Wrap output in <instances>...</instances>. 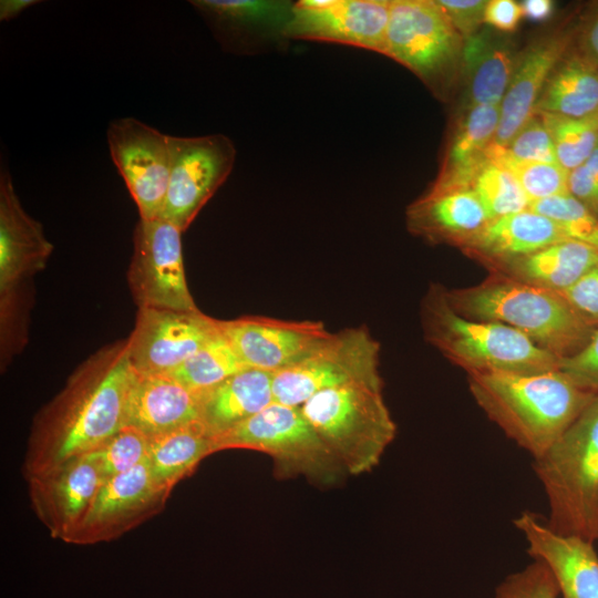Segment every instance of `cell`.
Returning <instances> with one entry per match:
<instances>
[{
	"instance_id": "e0dca14e",
	"label": "cell",
	"mask_w": 598,
	"mask_h": 598,
	"mask_svg": "<svg viewBox=\"0 0 598 598\" xmlns=\"http://www.w3.org/2000/svg\"><path fill=\"white\" fill-rule=\"evenodd\" d=\"M218 328L246 368L276 373L321 346L332 332L320 321L243 316Z\"/></svg>"
},
{
	"instance_id": "7402d4cb",
	"label": "cell",
	"mask_w": 598,
	"mask_h": 598,
	"mask_svg": "<svg viewBox=\"0 0 598 598\" xmlns=\"http://www.w3.org/2000/svg\"><path fill=\"white\" fill-rule=\"evenodd\" d=\"M405 217L412 234L457 247L492 219L472 187L429 189L408 207Z\"/></svg>"
},
{
	"instance_id": "83f0119b",
	"label": "cell",
	"mask_w": 598,
	"mask_h": 598,
	"mask_svg": "<svg viewBox=\"0 0 598 598\" xmlns=\"http://www.w3.org/2000/svg\"><path fill=\"white\" fill-rule=\"evenodd\" d=\"M200 393V421L215 436L256 415L274 402L272 373L245 368Z\"/></svg>"
},
{
	"instance_id": "9a60e30c",
	"label": "cell",
	"mask_w": 598,
	"mask_h": 598,
	"mask_svg": "<svg viewBox=\"0 0 598 598\" xmlns=\"http://www.w3.org/2000/svg\"><path fill=\"white\" fill-rule=\"evenodd\" d=\"M171 493L153 478L147 461L106 478L70 544L113 540L161 512Z\"/></svg>"
},
{
	"instance_id": "4fadbf2b",
	"label": "cell",
	"mask_w": 598,
	"mask_h": 598,
	"mask_svg": "<svg viewBox=\"0 0 598 598\" xmlns=\"http://www.w3.org/2000/svg\"><path fill=\"white\" fill-rule=\"evenodd\" d=\"M218 331V319L199 309L138 308L127 339L130 361L138 374H169Z\"/></svg>"
},
{
	"instance_id": "d6986e66",
	"label": "cell",
	"mask_w": 598,
	"mask_h": 598,
	"mask_svg": "<svg viewBox=\"0 0 598 598\" xmlns=\"http://www.w3.org/2000/svg\"><path fill=\"white\" fill-rule=\"evenodd\" d=\"M224 50L255 54L287 38L293 2L278 0H193Z\"/></svg>"
},
{
	"instance_id": "f546056e",
	"label": "cell",
	"mask_w": 598,
	"mask_h": 598,
	"mask_svg": "<svg viewBox=\"0 0 598 598\" xmlns=\"http://www.w3.org/2000/svg\"><path fill=\"white\" fill-rule=\"evenodd\" d=\"M598 112V70L571 47L550 73L535 113L582 117Z\"/></svg>"
},
{
	"instance_id": "1f68e13d",
	"label": "cell",
	"mask_w": 598,
	"mask_h": 598,
	"mask_svg": "<svg viewBox=\"0 0 598 598\" xmlns=\"http://www.w3.org/2000/svg\"><path fill=\"white\" fill-rule=\"evenodd\" d=\"M537 114L550 134L558 163L568 172L579 166L595 150L598 143V112L582 117Z\"/></svg>"
},
{
	"instance_id": "ac0fdd59",
	"label": "cell",
	"mask_w": 598,
	"mask_h": 598,
	"mask_svg": "<svg viewBox=\"0 0 598 598\" xmlns=\"http://www.w3.org/2000/svg\"><path fill=\"white\" fill-rule=\"evenodd\" d=\"M31 505L51 536L69 543L105 481L87 455L25 478Z\"/></svg>"
},
{
	"instance_id": "f35d334b",
	"label": "cell",
	"mask_w": 598,
	"mask_h": 598,
	"mask_svg": "<svg viewBox=\"0 0 598 598\" xmlns=\"http://www.w3.org/2000/svg\"><path fill=\"white\" fill-rule=\"evenodd\" d=\"M558 370L581 389L598 392V328L579 351L559 361Z\"/></svg>"
},
{
	"instance_id": "b9f144b4",
	"label": "cell",
	"mask_w": 598,
	"mask_h": 598,
	"mask_svg": "<svg viewBox=\"0 0 598 598\" xmlns=\"http://www.w3.org/2000/svg\"><path fill=\"white\" fill-rule=\"evenodd\" d=\"M454 28L467 39L481 30L487 1L482 0H436Z\"/></svg>"
},
{
	"instance_id": "ab89813d",
	"label": "cell",
	"mask_w": 598,
	"mask_h": 598,
	"mask_svg": "<svg viewBox=\"0 0 598 598\" xmlns=\"http://www.w3.org/2000/svg\"><path fill=\"white\" fill-rule=\"evenodd\" d=\"M568 190L598 216V143L579 166L568 172Z\"/></svg>"
},
{
	"instance_id": "4dcf8cb0",
	"label": "cell",
	"mask_w": 598,
	"mask_h": 598,
	"mask_svg": "<svg viewBox=\"0 0 598 598\" xmlns=\"http://www.w3.org/2000/svg\"><path fill=\"white\" fill-rule=\"evenodd\" d=\"M245 368L228 340L219 330L216 336L169 375L193 391L204 392Z\"/></svg>"
},
{
	"instance_id": "5b68a950",
	"label": "cell",
	"mask_w": 598,
	"mask_h": 598,
	"mask_svg": "<svg viewBox=\"0 0 598 598\" xmlns=\"http://www.w3.org/2000/svg\"><path fill=\"white\" fill-rule=\"evenodd\" d=\"M548 505V526L598 540V392L560 437L533 460Z\"/></svg>"
},
{
	"instance_id": "6da1fadb",
	"label": "cell",
	"mask_w": 598,
	"mask_h": 598,
	"mask_svg": "<svg viewBox=\"0 0 598 598\" xmlns=\"http://www.w3.org/2000/svg\"><path fill=\"white\" fill-rule=\"evenodd\" d=\"M134 378L127 340L107 344L87 358L35 416L24 477L89 454L124 426Z\"/></svg>"
},
{
	"instance_id": "277c9868",
	"label": "cell",
	"mask_w": 598,
	"mask_h": 598,
	"mask_svg": "<svg viewBox=\"0 0 598 598\" xmlns=\"http://www.w3.org/2000/svg\"><path fill=\"white\" fill-rule=\"evenodd\" d=\"M421 320L425 340L466 373L534 374L558 369L559 358L518 330L460 315L439 283L422 300Z\"/></svg>"
},
{
	"instance_id": "ba28073f",
	"label": "cell",
	"mask_w": 598,
	"mask_h": 598,
	"mask_svg": "<svg viewBox=\"0 0 598 598\" xmlns=\"http://www.w3.org/2000/svg\"><path fill=\"white\" fill-rule=\"evenodd\" d=\"M53 250L41 223L22 207L7 167L0 173L1 347L17 350L25 339L29 282L43 270Z\"/></svg>"
},
{
	"instance_id": "7c38bea8",
	"label": "cell",
	"mask_w": 598,
	"mask_h": 598,
	"mask_svg": "<svg viewBox=\"0 0 598 598\" xmlns=\"http://www.w3.org/2000/svg\"><path fill=\"white\" fill-rule=\"evenodd\" d=\"M169 154L168 187L159 218L184 231L231 173L236 148L223 134L169 135Z\"/></svg>"
},
{
	"instance_id": "74e56055",
	"label": "cell",
	"mask_w": 598,
	"mask_h": 598,
	"mask_svg": "<svg viewBox=\"0 0 598 598\" xmlns=\"http://www.w3.org/2000/svg\"><path fill=\"white\" fill-rule=\"evenodd\" d=\"M504 148L516 159L558 163L550 134L537 113L520 127Z\"/></svg>"
},
{
	"instance_id": "bcb514c9",
	"label": "cell",
	"mask_w": 598,
	"mask_h": 598,
	"mask_svg": "<svg viewBox=\"0 0 598 598\" xmlns=\"http://www.w3.org/2000/svg\"><path fill=\"white\" fill-rule=\"evenodd\" d=\"M39 3L38 0H1L0 1V20L9 21L17 18L25 9Z\"/></svg>"
},
{
	"instance_id": "d6a6232c",
	"label": "cell",
	"mask_w": 598,
	"mask_h": 598,
	"mask_svg": "<svg viewBox=\"0 0 598 598\" xmlns=\"http://www.w3.org/2000/svg\"><path fill=\"white\" fill-rule=\"evenodd\" d=\"M488 159L507 168L517 178L529 203L569 194L568 171L559 163L520 161L492 144Z\"/></svg>"
},
{
	"instance_id": "f1b7e54d",
	"label": "cell",
	"mask_w": 598,
	"mask_h": 598,
	"mask_svg": "<svg viewBox=\"0 0 598 598\" xmlns=\"http://www.w3.org/2000/svg\"><path fill=\"white\" fill-rule=\"evenodd\" d=\"M214 453L213 435L200 420L151 437L147 463L154 481L168 493Z\"/></svg>"
},
{
	"instance_id": "3957f363",
	"label": "cell",
	"mask_w": 598,
	"mask_h": 598,
	"mask_svg": "<svg viewBox=\"0 0 598 598\" xmlns=\"http://www.w3.org/2000/svg\"><path fill=\"white\" fill-rule=\"evenodd\" d=\"M446 295L460 315L512 327L560 360L579 351L597 329L561 295L495 272Z\"/></svg>"
},
{
	"instance_id": "30bf717a",
	"label": "cell",
	"mask_w": 598,
	"mask_h": 598,
	"mask_svg": "<svg viewBox=\"0 0 598 598\" xmlns=\"http://www.w3.org/2000/svg\"><path fill=\"white\" fill-rule=\"evenodd\" d=\"M380 346L364 327L332 333L299 362L272 373L274 402L301 408L327 389L350 382L382 386Z\"/></svg>"
},
{
	"instance_id": "9c48e42d",
	"label": "cell",
	"mask_w": 598,
	"mask_h": 598,
	"mask_svg": "<svg viewBox=\"0 0 598 598\" xmlns=\"http://www.w3.org/2000/svg\"><path fill=\"white\" fill-rule=\"evenodd\" d=\"M463 44V37L436 0H391L385 55L433 91L455 75Z\"/></svg>"
},
{
	"instance_id": "484cf974",
	"label": "cell",
	"mask_w": 598,
	"mask_h": 598,
	"mask_svg": "<svg viewBox=\"0 0 598 598\" xmlns=\"http://www.w3.org/2000/svg\"><path fill=\"white\" fill-rule=\"evenodd\" d=\"M487 27L464 39L460 68L464 106L501 105L518 55L511 41Z\"/></svg>"
},
{
	"instance_id": "e575fe53",
	"label": "cell",
	"mask_w": 598,
	"mask_h": 598,
	"mask_svg": "<svg viewBox=\"0 0 598 598\" xmlns=\"http://www.w3.org/2000/svg\"><path fill=\"white\" fill-rule=\"evenodd\" d=\"M529 209L551 219L566 239L598 250V216L570 194L534 202Z\"/></svg>"
},
{
	"instance_id": "2e32d148",
	"label": "cell",
	"mask_w": 598,
	"mask_h": 598,
	"mask_svg": "<svg viewBox=\"0 0 598 598\" xmlns=\"http://www.w3.org/2000/svg\"><path fill=\"white\" fill-rule=\"evenodd\" d=\"M391 0H300L293 3L288 40L352 45L385 55Z\"/></svg>"
},
{
	"instance_id": "ffe728a7",
	"label": "cell",
	"mask_w": 598,
	"mask_h": 598,
	"mask_svg": "<svg viewBox=\"0 0 598 598\" xmlns=\"http://www.w3.org/2000/svg\"><path fill=\"white\" fill-rule=\"evenodd\" d=\"M527 551L553 574L561 598H598V554L592 542L553 530L546 519L523 512L513 520Z\"/></svg>"
},
{
	"instance_id": "cb8c5ba5",
	"label": "cell",
	"mask_w": 598,
	"mask_h": 598,
	"mask_svg": "<svg viewBox=\"0 0 598 598\" xmlns=\"http://www.w3.org/2000/svg\"><path fill=\"white\" fill-rule=\"evenodd\" d=\"M501 115V105H476L464 110L448 138L432 190L472 187L489 161Z\"/></svg>"
},
{
	"instance_id": "f6af8a7d",
	"label": "cell",
	"mask_w": 598,
	"mask_h": 598,
	"mask_svg": "<svg viewBox=\"0 0 598 598\" xmlns=\"http://www.w3.org/2000/svg\"><path fill=\"white\" fill-rule=\"evenodd\" d=\"M520 6L524 17L535 22L547 20L554 9V2L550 0H525Z\"/></svg>"
},
{
	"instance_id": "836d02e7",
	"label": "cell",
	"mask_w": 598,
	"mask_h": 598,
	"mask_svg": "<svg viewBox=\"0 0 598 598\" xmlns=\"http://www.w3.org/2000/svg\"><path fill=\"white\" fill-rule=\"evenodd\" d=\"M472 188L492 219L526 210L530 206L513 173L492 161L481 168Z\"/></svg>"
},
{
	"instance_id": "4316f807",
	"label": "cell",
	"mask_w": 598,
	"mask_h": 598,
	"mask_svg": "<svg viewBox=\"0 0 598 598\" xmlns=\"http://www.w3.org/2000/svg\"><path fill=\"white\" fill-rule=\"evenodd\" d=\"M598 265V250L565 239L535 252L488 266L491 272L561 293Z\"/></svg>"
},
{
	"instance_id": "8d00e7d4",
	"label": "cell",
	"mask_w": 598,
	"mask_h": 598,
	"mask_svg": "<svg viewBox=\"0 0 598 598\" xmlns=\"http://www.w3.org/2000/svg\"><path fill=\"white\" fill-rule=\"evenodd\" d=\"M556 580L545 564L533 560L508 575L495 590V598H558Z\"/></svg>"
},
{
	"instance_id": "8992f818",
	"label": "cell",
	"mask_w": 598,
	"mask_h": 598,
	"mask_svg": "<svg viewBox=\"0 0 598 598\" xmlns=\"http://www.w3.org/2000/svg\"><path fill=\"white\" fill-rule=\"evenodd\" d=\"M344 471H372L396 434L382 386L350 382L313 395L301 408Z\"/></svg>"
},
{
	"instance_id": "d4e9b609",
	"label": "cell",
	"mask_w": 598,
	"mask_h": 598,
	"mask_svg": "<svg viewBox=\"0 0 598 598\" xmlns=\"http://www.w3.org/2000/svg\"><path fill=\"white\" fill-rule=\"evenodd\" d=\"M565 239L551 219L528 208L491 219L460 248L488 267Z\"/></svg>"
},
{
	"instance_id": "52a82bcc",
	"label": "cell",
	"mask_w": 598,
	"mask_h": 598,
	"mask_svg": "<svg viewBox=\"0 0 598 598\" xmlns=\"http://www.w3.org/2000/svg\"><path fill=\"white\" fill-rule=\"evenodd\" d=\"M213 447L214 453L230 448L266 453L274 460L278 477L303 475L328 485L344 472L301 409L277 402L213 436Z\"/></svg>"
},
{
	"instance_id": "5bb4252c",
	"label": "cell",
	"mask_w": 598,
	"mask_h": 598,
	"mask_svg": "<svg viewBox=\"0 0 598 598\" xmlns=\"http://www.w3.org/2000/svg\"><path fill=\"white\" fill-rule=\"evenodd\" d=\"M107 144L140 219L159 218L169 179V135L134 117H122L110 123Z\"/></svg>"
},
{
	"instance_id": "7a4b0ae2",
	"label": "cell",
	"mask_w": 598,
	"mask_h": 598,
	"mask_svg": "<svg viewBox=\"0 0 598 598\" xmlns=\"http://www.w3.org/2000/svg\"><path fill=\"white\" fill-rule=\"evenodd\" d=\"M466 374L476 404L533 460L560 437L595 395L558 369L534 374Z\"/></svg>"
},
{
	"instance_id": "ee69618b",
	"label": "cell",
	"mask_w": 598,
	"mask_h": 598,
	"mask_svg": "<svg viewBox=\"0 0 598 598\" xmlns=\"http://www.w3.org/2000/svg\"><path fill=\"white\" fill-rule=\"evenodd\" d=\"M573 45L577 54L590 66L598 70V13L577 35Z\"/></svg>"
},
{
	"instance_id": "44dd1931",
	"label": "cell",
	"mask_w": 598,
	"mask_h": 598,
	"mask_svg": "<svg viewBox=\"0 0 598 598\" xmlns=\"http://www.w3.org/2000/svg\"><path fill=\"white\" fill-rule=\"evenodd\" d=\"M575 33L556 32L532 43L518 55L501 103L494 144L505 147L535 114L539 95L555 66L573 47Z\"/></svg>"
},
{
	"instance_id": "d590c367",
	"label": "cell",
	"mask_w": 598,
	"mask_h": 598,
	"mask_svg": "<svg viewBox=\"0 0 598 598\" xmlns=\"http://www.w3.org/2000/svg\"><path fill=\"white\" fill-rule=\"evenodd\" d=\"M151 437L140 429L125 424L87 455L104 480L124 473L147 461Z\"/></svg>"
},
{
	"instance_id": "7bdbcfd3",
	"label": "cell",
	"mask_w": 598,
	"mask_h": 598,
	"mask_svg": "<svg viewBox=\"0 0 598 598\" xmlns=\"http://www.w3.org/2000/svg\"><path fill=\"white\" fill-rule=\"evenodd\" d=\"M524 17L519 2L513 0L487 1L484 11V23L501 32H513Z\"/></svg>"
},
{
	"instance_id": "603a6c76",
	"label": "cell",
	"mask_w": 598,
	"mask_h": 598,
	"mask_svg": "<svg viewBox=\"0 0 598 598\" xmlns=\"http://www.w3.org/2000/svg\"><path fill=\"white\" fill-rule=\"evenodd\" d=\"M200 394L169 374L144 375L135 372L125 424L152 437L200 420Z\"/></svg>"
},
{
	"instance_id": "8fae6325",
	"label": "cell",
	"mask_w": 598,
	"mask_h": 598,
	"mask_svg": "<svg viewBox=\"0 0 598 598\" xmlns=\"http://www.w3.org/2000/svg\"><path fill=\"white\" fill-rule=\"evenodd\" d=\"M182 233L163 218L138 220L127 271L138 308L198 309L186 281Z\"/></svg>"
},
{
	"instance_id": "60d3db41",
	"label": "cell",
	"mask_w": 598,
	"mask_h": 598,
	"mask_svg": "<svg viewBox=\"0 0 598 598\" xmlns=\"http://www.w3.org/2000/svg\"><path fill=\"white\" fill-rule=\"evenodd\" d=\"M589 323L598 328V265L559 293Z\"/></svg>"
}]
</instances>
